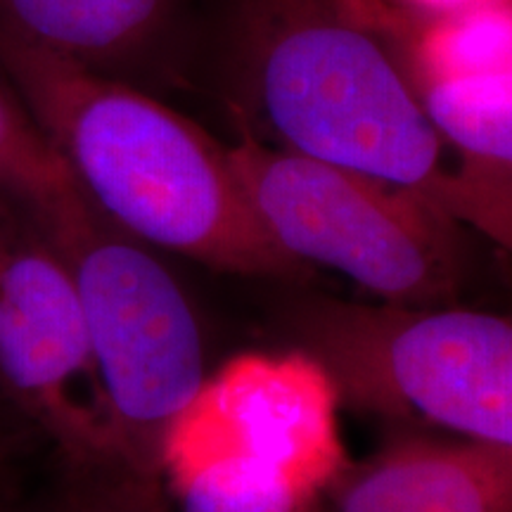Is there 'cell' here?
<instances>
[{
  "mask_svg": "<svg viewBox=\"0 0 512 512\" xmlns=\"http://www.w3.org/2000/svg\"><path fill=\"white\" fill-rule=\"evenodd\" d=\"M512 72V5L491 0L439 15L415 46L413 76H477Z\"/></svg>",
  "mask_w": 512,
  "mask_h": 512,
  "instance_id": "cell-11",
  "label": "cell"
},
{
  "mask_svg": "<svg viewBox=\"0 0 512 512\" xmlns=\"http://www.w3.org/2000/svg\"><path fill=\"white\" fill-rule=\"evenodd\" d=\"M72 273L133 508L157 512L166 432L204 377L190 299L143 242L95 207L41 233Z\"/></svg>",
  "mask_w": 512,
  "mask_h": 512,
  "instance_id": "cell-3",
  "label": "cell"
},
{
  "mask_svg": "<svg viewBox=\"0 0 512 512\" xmlns=\"http://www.w3.org/2000/svg\"><path fill=\"white\" fill-rule=\"evenodd\" d=\"M328 486L332 512H512V446L394 432Z\"/></svg>",
  "mask_w": 512,
  "mask_h": 512,
  "instance_id": "cell-8",
  "label": "cell"
},
{
  "mask_svg": "<svg viewBox=\"0 0 512 512\" xmlns=\"http://www.w3.org/2000/svg\"><path fill=\"white\" fill-rule=\"evenodd\" d=\"M0 195L46 230L91 207L64 159L0 83Z\"/></svg>",
  "mask_w": 512,
  "mask_h": 512,
  "instance_id": "cell-10",
  "label": "cell"
},
{
  "mask_svg": "<svg viewBox=\"0 0 512 512\" xmlns=\"http://www.w3.org/2000/svg\"><path fill=\"white\" fill-rule=\"evenodd\" d=\"M411 3L420 5V8L430 10L439 17V15H451V12L477 8V5L491 3V0H411Z\"/></svg>",
  "mask_w": 512,
  "mask_h": 512,
  "instance_id": "cell-13",
  "label": "cell"
},
{
  "mask_svg": "<svg viewBox=\"0 0 512 512\" xmlns=\"http://www.w3.org/2000/svg\"><path fill=\"white\" fill-rule=\"evenodd\" d=\"M0 387L53 441L79 484L119 475L105 392L72 273L0 195Z\"/></svg>",
  "mask_w": 512,
  "mask_h": 512,
  "instance_id": "cell-6",
  "label": "cell"
},
{
  "mask_svg": "<svg viewBox=\"0 0 512 512\" xmlns=\"http://www.w3.org/2000/svg\"><path fill=\"white\" fill-rule=\"evenodd\" d=\"M0 69L93 207L131 238L223 273L306 275L261 226L228 147L192 121L5 24Z\"/></svg>",
  "mask_w": 512,
  "mask_h": 512,
  "instance_id": "cell-1",
  "label": "cell"
},
{
  "mask_svg": "<svg viewBox=\"0 0 512 512\" xmlns=\"http://www.w3.org/2000/svg\"><path fill=\"white\" fill-rule=\"evenodd\" d=\"M256 95L294 155L415 192L458 221L444 140L380 43L351 19L309 10L259 48Z\"/></svg>",
  "mask_w": 512,
  "mask_h": 512,
  "instance_id": "cell-4",
  "label": "cell"
},
{
  "mask_svg": "<svg viewBox=\"0 0 512 512\" xmlns=\"http://www.w3.org/2000/svg\"><path fill=\"white\" fill-rule=\"evenodd\" d=\"M181 512H318L320 501L280 479L233 467H207L171 486Z\"/></svg>",
  "mask_w": 512,
  "mask_h": 512,
  "instance_id": "cell-12",
  "label": "cell"
},
{
  "mask_svg": "<svg viewBox=\"0 0 512 512\" xmlns=\"http://www.w3.org/2000/svg\"><path fill=\"white\" fill-rule=\"evenodd\" d=\"M294 349L313 358L339 408L396 432L439 430L512 446V325L456 306L299 297L285 309Z\"/></svg>",
  "mask_w": 512,
  "mask_h": 512,
  "instance_id": "cell-2",
  "label": "cell"
},
{
  "mask_svg": "<svg viewBox=\"0 0 512 512\" xmlns=\"http://www.w3.org/2000/svg\"><path fill=\"white\" fill-rule=\"evenodd\" d=\"M169 8L171 0H0V24L95 69L155 34Z\"/></svg>",
  "mask_w": 512,
  "mask_h": 512,
  "instance_id": "cell-9",
  "label": "cell"
},
{
  "mask_svg": "<svg viewBox=\"0 0 512 512\" xmlns=\"http://www.w3.org/2000/svg\"><path fill=\"white\" fill-rule=\"evenodd\" d=\"M228 159L261 226L297 264L332 268L387 304L439 306L463 285L458 221L425 197L252 138Z\"/></svg>",
  "mask_w": 512,
  "mask_h": 512,
  "instance_id": "cell-5",
  "label": "cell"
},
{
  "mask_svg": "<svg viewBox=\"0 0 512 512\" xmlns=\"http://www.w3.org/2000/svg\"><path fill=\"white\" fill-rule=\"evenodd\" d=\"M337 411L335 387L304 351L240 354L204 377L169 427L162 479L176 486L221 465L320 501L349 465Z\"/></svg>",
  "mask_w": 512,
  "mask_h": 512,
  "instance_id": "cell-7",
  "label": "cell"
}]
</instances>
